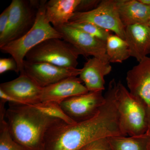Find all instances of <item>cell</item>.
Segmentation results:
<instances>
[{
  "label": "cell",
  "instance_id": "9c48e42d",
  "mask_svg": "<svg viewBox=\"0 0 150 150\" xmlns=\"http://www.w3.org/2000/svg\"><path fill=\"white\" fill-rule=\"evenodd\" d=\"M63 39L71 43L84 57L92 56L105 63H110L106 51V43L79 30L66 24L55 28Z\"/></svg>",
  "mask_w": 150,
  "mask_h": 150
},
{
  "label": "cell",
  "instance_id": "8fae6325",
  "mask_svg": "<svg viewBox=\"0 0 150 150\" xmlns=\"http://www.w3.org/2000/svg\"><path fill=\"white\" fill-rule=\"evenodd\" d=\"M0 90L23 105H33L40 102L42 88L24 72L13 80L1 83Z\"/></svg>",
  "mask_w": 150,
  "mask_h": 150
},
{
  "label": "cell",
  "instance_id": "4fadbf2b",
  "mask_svg": "<svg viewBox=\"0 0 150 150\" xmlns=\"http://www.w3.org/2000/svg\"><path fill=\"white\" fill-rule=\"evenodd\" d=\"M77 77H70L42 88L40 102H54L60 104L70 98L87 93L88 91Z\"/></svg>",
  "mask_w": 150,
  "mask_h": 150
},
{
  "label": "cell",
  "instance_id": "e0dca14e",
  "mask_svg": "<svg viewBox=\"0 0 150 150\" xmlns=\"http://www.w3.org/2000/svg\"><path fill=\"white\" fill-rule=\"evenodd\" d=\"M81 0H50L45 4V16L55 28L68 24Z\"/></svg>",
  "mask_w": 150,
  "mask_h": 150
},
{
  "label": "cell",
  "instance_id": "52a82bcc",
  "mask_svg": "<svg viewBox=\"0 0 150 150\" xmlns=\"http://www.w3.org/2000/svg\"><path fill=\"white\" fill-rule=\"evenodd\" d=\"M69 22H87L110 31L125 40V27L116 6V0H103L93 10L86 12H75Z\"/></svg>",
  "mask_w": 150,
  "mask_h": 150
},
{
  "label": "cell",
  "instance_id": "4316f807",
  "mask_svg": "<svg viewBox=\"0 0 150 150\" xmlns=\"http://www.w3.org/2000/svg\"><path fill=\"white\" fill-rule=\"evenodd\" d=\"M147 120L149 130L150 131V108H146Z\"/></svg>",
  "mask_w": 150,
  "mask_h": 150
},
{
  "label": "cell",
  "instance_id": "ac0fdd59",
  "mask_svg": "<svg viewBox=\"0 0 150 150\" xmlns=\"http://www.w3.org/2000/svg\"><path fill=\"white\" fill-rule=\"evenodd\" d=\"M110 150H150V131L138 136L108 138Z\"/></svg>",
  "mask_w": 150,
  "mask_h": 150
},
{
  "label": "cell",
  "instance_id": "d4e9b609",
  "mask_svg": "<svg viewBox=\"0 0 150 150\" xmlns=\"http://www.w3.org/2000/svg\"><path fill=\"white\" fill-rule=\"evenodd\" d=\"M101 1L98 0H81L75 12H86L96 8Z\"/></svg>",
  "mask_w": 150,
  "mask_h": 150
},
{
  "label": "cell",
  "instance_id": "7c38bea8",
  "mask_svg": "<svg viewBox=\"0 0 150 150\" xmlns=\"http://www.w3.org/2000/svg\"><path fill=\"white\" fill-rule=\"evenodd\" d=\"M126 80L131 93L150 108V57L147 56L128 71Z\"/></svg>",
  "mask_w": 150,
  "mask_h": 150
},
{
  "label": "cell",
  "instance_id": "83f0119b",
  "mask_svg": "<svg viewBox=\"0 0 150 150\" xmlns=\"http://www.w3.org/2000/svg\"><path fill=\"white\" fill-rule=\"evenodd\" d=\"M139 1L145 5L150 6V0H139Z\"/></svg>",
  "mask_w": 150,
  "mask_h": 150
},
{
  "label": "cell",
  "instance_id": "cb8c5ba5",
  "mask_svg": "<svg viewBox=\"0 0 150 150\" xmlns=\"http://www.w3.org/2000/svg\"><path fill=\"white\" fill-rule=\"evenodd\" d=\"M81 150H110L108 138L100 139L91 142Z\"/></svg>",
  "mask_w": 150,
  "mask_h": 150
},
{
  "label": "cell",
  "instance_id": "44dd1931",
  "mask_svg": "<svg viewBox=\"0 0 150 150\" xmlns=\"http://www.w3.org/2000/svg\"><path fill=\"white\" fill-rule=\"evenodd\" d=\"M32 105L44 114L53 118L62 120L68 124H72L76 123L66 114L60 104L58 103L40 102Z\"/></svg>",
  "mask_w": 150,
  "mask_h": 150
},
{
  "label": "cell",
  "instance_id": "30bf717a",
  "mask_svg": "<svg viewBox=\"0 0 150 150\" xmlns=\"http://www.w3.org/2000/svg\"><path fill=\"white\" fill-rule=\"evenodd\" d=\"M81 71V69L65 68L44 62L24 61V72L42 88L70 77H77Z\"/></svg>",
  "mask_w": 150,
  "mask_h": 150
},
{
  "label": "cell",
  "instance_id": "277c9868",
  "mask_svg": "<svg viewBox=\"0 0 150 150\" xmlns=\"http://www.w3.org/2000/svg\"><path fill=\"white\" fill-rule=\"evenodd\" d=\"M115 101L121 129L126 136H139L149 130L146 106L120 81L117 82Z\"/></svg>",
  "mask_w": 150,
  "mask_h": 150
},
{
  "label": "cell",
  "instance_id": "d6986e66",
  "mask_svg": "<svg viewBox=\"0 0 150 150\" xmlns=\"http://www.w3.org/2000/svg\"><path fill=\"white\" fill-rule=\"evenodd\" d=\"M105 43L106 54L110 63H122L131 57L127 42L118 35L110 34Z\"/></svg>",
  "mask_w": 150,
  "mask_h": 150
},
{
  "label": "cell",
  "instance_id": "484cf974",
  "mask_svg": "<svg viewBox=\"0 0 150 150\" xmlns=\"http://www.w3.org/2000/svg\"><path fill=\"white\" fill-rule=\"evenodd\" d=\"M9 6L4 10L0 15V37L6 32L9 21Z\"/></svg>",
  "mask_w": 150,
  "mask_h": 150
},
{
  "label": "cell",
  "instance_id": "f1b7e54d",
  "mask_svg": "<svg viewBox=\"0 0 150 150\" xmlns=\"http://www.w3.org/2000/svg\"><path fill=\"white\" fill-rule=\"evenodd\" d=\"M148 25H149V27H150V18L149 20V22H148Z\"/></svg>",
  "mask_w": 150,
  "mask_h": 150
},
{
  "label": "cell",
  "instance_id": "7a4b0ae2",
  "mask_svg": "<svg viewBox=\"0 0 150 150\" xmlns=\"http://www.w3.org/2000/svg\"><path fill=\"white\" fill-rule=\"evenodd\" d=\"M5 116L12 137L26 150H42L46 133L56 123L62 121L44 114L32 105L9 103Z\"/></svg>",
  "mask_w": 150,
  "mask_h": 150
},
{
  "label": "cell",
  "instance_id": "8992f818",
  "mask_svg": "<svg viewBox=\"0 0 150 150\" xmlns=\"http://www.w3.org/2000/svg\"><path fill=\"white\" fill-rule=\"evenodd\" d=\"M40 1L13 0L9 6V21L6 32L0 37V47L18 39L34 24Z\"/></svg>",
  "mask_w": 150,
  "mask_h": 150
},
{
  "label": "cell",
  "instance_id": "ba28073f",
  "mask_svg": "<svg viewBox=\"0 0 150 150\" xmlns=\"http://www.w3.org/2000/svg\"><path fill=\"white\" fill-rule=\"evenodd\" d=\"M103 91H89L70 98L60 103L65 113L76 123L94 117L105 101Z\"/></svg>",
  "mask_w": 150,
  "mask_h": 150
},
{
  "label": "cell",
  "instance_id": "7402d4cb",
  "mask_svg": "<svg viewBox=\"0 0 150 150\" xmlns=\"http://www.w3.org/2000/svg\"><path fill=\"white\" fill-rule=\"evenodd\" d=\"M67 24L105 42H106L108 37L110 34L109 30L103 29L90 23L69 22Z\"/></svg>",
  "mask_w": 150,
  "mask_h": 150
},
{
  "label": "cell",
  "instance_id": "3957f363",
  "mask_svg": "<svg viewBox=\"0 0 150 150\" xmlns=\"http://www.w3.org/2000/svg\"><path fill=\"white\" fill-rule=\"evenodd\" d=\"M47 1H40L34 24L28 32L18 39L0 47L1 52L9 54L16 61L20 74L24 73V61L30 50L44 40L63 38L62 34L48 22L45 16Z\"/></svg>",
  "mask_w": 150,
  "mask_h": 150
},
{
  "label": "cell",
  "instance_id": "2e32d148",
  "mask_svg": "<svg viewBox=\"0 0 150 150\" xmlns=\"http://www.w3.org/2000/svg\"><path fill=\"white\" fill-rule=\"evenodd\" d=\"M116 4L120 19L125 28L133 25L148 24L150 6L139 0H116Z\"/></svg>",
  "mask_w": 150,
  "mask_h": 150
},
{
  "label": "cell",
  "instance_id": "5b68a950",
  "mask_svg": "<svg viewBox=\"0 0 150 150\" xmlns=\"http://www.w3.org/2000/svg\"><path fill=\"white\" fill-rule=\"evenodd\" d=\"M81 53L63 38L44 40L27 53L25 60L31 62H44L65 68L76 69Z\"/></svg>",
  "mask_w": 150,
  "mask_h": 150
},
{
  "label": "cell",
  "instance_id": "9a60e30c",
  "mask_svg": "<svg viewBox=\"0 0 150 150\" xmlns=\"http://www.w3.org/2000/svg\"><path fill=\"white\" fill-rule=\"evenodd\" d=\"M125 40L131 56L139 62L150 54V27L148 24H137L125 28Z\"/></svg>",
  "mask_w": 150,
  "mask_h": 150
},
{
  "label": "cell",
  "instance_id": "603a6c76",
  "mask_svg": "<svg viewBox=\"0 0 150 150\" xmlns=\"http://www.w3.org/2000/svg\"><path fill=\"white\" fill-rule=\"evenodd\" d=\"M8 71H14L17 73H20L17 63L12 57L9 58H1L0 74H2Z\"/></svg>",
  "mask_w": 150,
  "mask_h": 150
},
{
  "label": "cell",
  "instance_id": "ffe728a7",
  "mask_svg": "<svg viewBox=\"0 0 150 150\" xmlns=\"http://www.w3.org/2000/svg\"><path fill=\"white\" fill-rule=\"evenodd\" d=\"M5 104L0 101V150H26L12 137L5 119Z\"/></svg>",
  "mask_w": 150,
  "mask_h": 150
},
{
  "label": "cell",
  "instance_id": "6da1fadb",
  "mask_svg": "<svg viewBox=\"0 0 150 150\" xmlns=\"http://www.w3.org/2000/svg\"><path fill=\"white\" fill-rule=\"evenodd\" d=\"M117 85L114 79L110 81L104 103L93 118L72 124L60 121L52 126L46 133L42 150H81L96 140L126 136L121 129L116 106Z\"/></svg>",
  "mask_w": 150,
  "mask_h": 150
},
{
  "label": "cell",
  "instance_id": "5bb4252c",
  "mask_svg": "<svg viewBox=\"0 0 150 150\" xmlns=\"http://www.w3.org/2000/svg\"><path fill=\"white\" fill-rule=\"evenodd\" d=\"M112 67L109 63H105L97 58L89 59L81 69L79 78L88 91H103L104 77L110 74Z\"/></svg>",
  "mask_w": 150,
  "mask_h": 150
}]
</instances>
